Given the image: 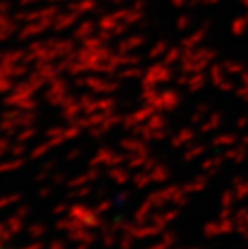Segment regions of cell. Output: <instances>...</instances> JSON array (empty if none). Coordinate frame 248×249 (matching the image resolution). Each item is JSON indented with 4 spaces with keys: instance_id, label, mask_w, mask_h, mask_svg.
<instances>
[{
    "instance_id": "cell-1",
    "label": "cell",
    "mask_w": 248,
    "mask_h": 249,
    "mask_svg": "<svg viewBox=\"0 0 248 249\" xmlns=\"http://www.w3.org/2000/svg\"><path fill=\"white\" fill-rule=\"evenodd\" d=\"M0 249H8V248H3V246H0Z\"/></svg>"
}]
</instances>
